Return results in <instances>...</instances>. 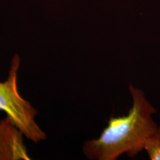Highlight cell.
<instances>
[{
	"label": "cell",
	"mask_w": 160,
	"mask_h": 160,
	"mask_svg": "<svg viewBox=\"0 0 160 160\" xmlns=\"http://www.w3.org/2000/svg\"><path fill=\"white\" fill-rule=\"evenodd\" d=\"M133 100L126 116L110 118L108 126L98 139L85 142L83 152L89 159L115 160L126 153L130 157L144 150L146 140L158 125L152 115L157 109L141 89L130 85Z\"/></svg>",
	"instance_id": "obj_1"
},
{
	"label": "cell",
	"mask_w": 160,
	"mask_h": 160,
	"mask_svg": "<svg viewBox=\"0 0 160 160\" xmlns=\"http://www.w3.org/2000/svg\"><path fill=\"white\" fill-rule=\"evenodd\" d=\"M20 59L15 56L11 62L8 79L0 82V111L8 117L28 139L39 142L46 138L42 130L36 122L37 111L19 95L17 88V71Z\"/></svg>",
	"instance_id": "obj_2"
},
{
	"label": "cell",
	"mask_w": 160,
	"mask_h": 160,
	"mask_svg": "<svg viewBox=\"0 0 160 160\" xmlns=\"http://www.w3.org/2000/svg\"><path fill=\"white\" fill-rule=\"evenodd\" d=\"M144 151L151 160H160V126L146 140Z\"/></svg>",
	"instance_id": "obj_4"
},
{
	"label": "cell",
	"mask_w": 160,
	"mask_h": 160,
	"mask_svg": "<svg viewBox=\"0 0 160 160\" xmlns=\"http://www.w3.org/2000/svg\"><path fill=\"white\" fill-rule=\"evenodd\" d=\"M21 131L8 117L0 123V159H30L22 141Z\"/></svg>",
	"instance_id": "obj_3"
}]
</instances>
